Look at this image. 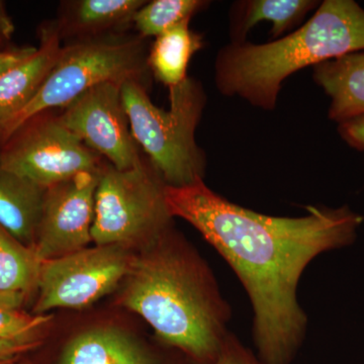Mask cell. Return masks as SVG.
<instances>
[{"mask_svg": "<svg viewBox=\"0 0 364 364\" xmlns=\"http://www.w3.org/2000/svg\"><path fill=\"white\" fill-rule=\"evenodd\" d=\"M212 364H261L234 335H228L219 356Z\"/></svg>", "mask_w": 364, "mask_h": 364, "instance_id": "21", "label": "cell"}, {"mask_svg": "<svg viewBox=\"0 0 364 364\" xmlns=\"http://www.w3.org/2000/svg\"><path fill=\"white\" fill-rule=\"evenodd\" d=\"M364 51V9L353 0H325L305 25L267 44L232 43L215 60V83L227 97H239L272 111L282 82L294 72Z\"/></svg>", "mask_w": 364, "mask_h": 364, "instance_id": "3", "label": "cell"}, {"mask_svg": "<svg viewBox=\"0 0 364 364\" xmlns=\"http://www.w3.org/2000/svg\"><path fill=\"white\" fill-rule=\"evenodd\" d=\"M165 198L172 217L193 225L245 287L259 363L291 364L306 329L296 299L299 279L321 253L353 244L363 215L348 205L308 207L299 218L258 214L218 195L203 179L166 186Z\"/></svg>", "mask_w": 364, "mask_h": 364, "instance_id": "1", "label": "cell"}, {"mask_svg": "<svg viewBox=\"0 0 364 364\" xmlns=\"http://www.w3.org/2000/svg\"><path fill=\"white\" fill-rule=\"evenodd\" d=\"M36 49L37 48L26 47L11 51H0V76L31 56Z\"/></svg>", "mask_w": 364, "mask_h": 364, "instance_id": "24", "label": "cell"}, {"mask_svg": "<svg viewBox=\"0 0 364 364\" xmlns=\"http://www.w3.org/2000/svg\"><path fill=\"white\" fill-rule=\"evenodd\" d=\"M203 46L202 36L184 21L156 38L148 55V67L163 85L176 87L188 78L189 62Z\"/></svg>", "mask_w": 364, "mask_h": 364, "instance_id": "16", "label": "cell"}, {"mask_svg": "<svg viewBox=\"0 0 364 364\" xmlns=\"http://www.w3.org/2000/svg\"><path fill=\"white\" fill-rule=\"evenodd\" d=\"M14 25L6 11L4 2L0 1V39L9 40L14 33Z\"/></svg>", "mask_w": 364, "mask_h": 364, "instance_id": "25", "label": "cell"}, {"mask_svg": "<svg viewBox=\"0 0 364 364\" xmlns=\"http://www.w3.org/2000/svg\"><path fill=\"white\" fill-rule=\"evenodd\" d=\"M58 25L44 28L39 48L0 76V124L16 116L37 95L63 47Z\"/></svg>", "mask_w": 364, "mask_h": 364, "instance_id": "11", "label": "cell"}, {"mask_svg": "<svg viewBox=\"0 0 364 364\" xmlns=\"http://www.w3.org/2000/svg\"><path fill=\"white\" fill-rule=\"evenodd\" d=\"M142 40L136 38L85 39L63 47L56 65L36 97L6 123L0 136L9 140L33 117L55 107H66L105 82L141 81L148 67Z\"/></svg>", "mask_w": 364, "mask_h": 364, "instance_id": "5", "label": "cell"}, {"mask_svg": "<svg viewBox=\"0 0 364 364\" xmlns=\"http://www.w3.org/2000/svg\"><path fill=\"white\" fill-rule=\"evenodd\" d=\"M25 301L0 294V340L39 341L43 329L51 321L49 315L21 313Z\"/></svg>", "mask_w": 364, "mask_h": 364, "instance_id": "20", "label": "cell"}, {"mask_svg": "<svg viewBox=\"0 0 364 364\" xmlns=\"http://www.w3.org/2000/svg\"><path fill=\"white\" fill-rule=\"evenodd\" d=\"M165 188L150 160L141 158L124 170L105 166L95 193L92 241L97 246L147 247L157 240L168 231L172 219Z\"/></svg>", "mask_w": 364, "mask_h": 364, "instance_id": "6", "label": "cell"}, {"mask_svg": "<svg viewBox=\"0 0 364 364\" xmlns=\"http://www.w3.org/2000/svg\"><path fill=\"white\" fill-rule=\"evenodd\" d=\"M102 157L62 124L59 117H33L6 141L0 168L49 188L83 172L104 169Z\"/></svg>", "mask_w": 364, "mask_h": 364, "instance_id": "7", "label": "cell"}, {"mask_svg": "<svg viewBox=\"0 0 364 364\" xmlns=\"http://www.w3.org/2000/svg\"><path fill=\"white\" fill-rule=\"evenodd\" d=\"M208 2L202 0H154L135 14L133 23L141 37H159L170 28L189 21Z\"/></svg>", "mask_w": 364, "mask_h": 364, "instance_id": "19", "label": "cell"}, {"mask_svg": "<svg viewBox=\"0 0 364 364\" xmlns=\"http://www.w3.org/2000/svg\"><path fill=\"white\" fill-rule=\"evenodd\" d=\"M47 188L0 168V226L26 246H35Z\"/></svg>", "mask_w": 364, "mask_h": 364, "instance_id": "14", "label": "cell"}, {"mask_svg": "<svg viewBox=\"0 0 364 364\" xmlns=\"http://www.w3.org/2000/svg\"><path fill=\"white\" fill-rule=\"evenodd\" d=\"M313 77L331 98L330 119L339 124L364 114V51L314 66Z\"/></svg>", "mask_w": 364, "mask_h": 364, "instance_id": "13", "label": "cell"}, {"mask_svg": "<svg viewBox=\"0 0 364 364\" xmlns=\"http://www.w3.org/2000/svg\"><path fill=\"white\" fill-rule=\"evenodd\" d=\"M44 261L35 246L25 245L0 226V294L25 301L38 289Z\"/></svg>", "mask_w": 364, "mask_h": 364, "instance_id": "17", "label": "cell"}, {"mask_svg": "<svg viewBox=\"0 0 364 364\" xmlns=\"http://www.w3.org/2000/svg\"><path fill=\"white\" fill-rule=\"evenodd\" d=\"M122 85L105 82L95 86L59 117L90 150L119 170L131 168L141 160L124 109Z\"/></svg>", "mask_w": 364, "mask_h": 364, "instance_id": "9", "label": "cell"}, {"mask_svg": "<svg viewBox=\"0 0 364 364\" xmlns=\"http://www.w3.org/2000/svg\"><path fill=\"white\" fill-rule=\"evenodd\" d=\"M122 303L165 344L196 364H212L229 333L230 309L202 261L165 232L133 258Z\"/></svg>", "mask_w": 364, "mask_h": 364, "instance_id": "2", "label": "cell"}, {"mask_svg": "<svg viewBox=\"0 0 364 364\" xmlns=\"http://www.w3.org/2000/svg\"><path fill=\"white\" fill-rule=\"evenodd\" d=\"M59 364L164 363L128 333L116 328H98L72 339Z\"/></svg>", "mask_w": 364, "mask_h": 364, "instance_id": "12", "label": "cell"}, {"mask_svg": "<svg viewBox=\"0 0 364 364\" xmlns=\"http://www.w3.org/2000/svg\"><path fill=\"white\" fill-rule=\"evenodd\" d=\"M102 171L83 172L46 191L35 242L43 260L81 250L92 241L95 193Z\"/></svg>", "mask_w": 364, "mask_h": 364, "instance_id": "10", "label": "cell"}, {"mask_svg": "<svg viewBox=\"0 0 364 364\" xmlns=\"http://www.w3.org/2000/svg\"><path fill=\"white\" fill-rule=\"evenodd\" d=\"M168 109L151 102L141 81L122 85L124 109L139 146L167 186L181 188L203 179L205 157L196 141L205 95L202 85L188 78L169 88Z\"/></svg>", "mask_w": 364, "mask_h": 364, "instance_id": "4", "label": "cell"}, {"mask_svg": "<svg viewBox=\"0 0 364 364\" xmlns=\"http://www.w3.org/2000/svg\"><path fill=\"white\" fill-rule=\"evenodd\" d=\"M40 344L30 340H0V364L16 361L21 354L31 351Z\"/></svg>", "mask_w": 364, "mask_h": 364, "instance_id": "23", "label": "cell"}, {"mask_svg": "<svg viewBox=\"0 0 364 364\" xmlns=\"http://www.w3.org/2000/svg\"><path fill=\"white\" fill-rule=\"evenodd\" d=\"M145 4L143 0H81L74 4L63 25H58L61 37L64 33L95 36L133 23Z\"/></svg>", "mask_w": 364, "mask_h": 364, "instance_id": "18", "label": "cell"}, {"mask_svg": "<svg viewBox=\"0 0 364 364\" xmlns=\"http://www.w3.org/2000/svg\"><path fill=\"white\" fill-rule=\"evenodd\" d=\"M338 133L350 147L364 151V114L339 123Z\"/></svg>", "mask_w": 364, "mask_h": 364, "instance_id": "22", "label": "cell"}, {"mask_svg": "<svg viewBox=\"0 0 364 364\" xmlns=\"http://www.w3.org/2000/svg\"><path fill=\"white\" fill-rule=\"evenodd\" d=\"M318 6L314 0H248L236 2L231 16L232 43L245 42L246 36L261 21L272 23V35L282 33L301 23L309 11Z\"/></svg>", "mask_w": 364, "mask_h": 364, "instance_id": "15", "label": "cell"}, {"mask_svg": "<svg viewBox=\"0 0 364 364\" xmlns=\"http://www.w3.org/2000/svg\"><path fill=\"white\" fill-rule=\"evenodd\" d=\"M0 42H1V39H0Z\"/></svg>", "mask_w": 364, "mask_h": 364, "instance_id": "27", "label": "cell"}, {"mask_svg": "<svg viewBox=\"0 0 364 364\" xmlns=\"http://www.w3.org/2000/svg\"><path fill=\"white\" fill-rule=\"evenodd\" d=\"M7 364H31L30 363H23V361H18V363H16V361H13V363H9Z\"/></svg>", "mask_w": 364, "mask_h": 364, "instance_id": "26", "label": "cell"}, {"mask_svg": "<svg viewBox=\"0 0 364 364\" xmlns=\"http://www.w3.org/2000/svg\"><path fill=\"white\" fill-rule=\"evenodd\" d=\"M133 257L121 246L83 248L45 260L35 315L55 309H83L112 293L126 279Z\"/></svg>", "mask_w": 364, "mask_h": 364, "instance_id": "8", "label": "cell"}]
</instances>
